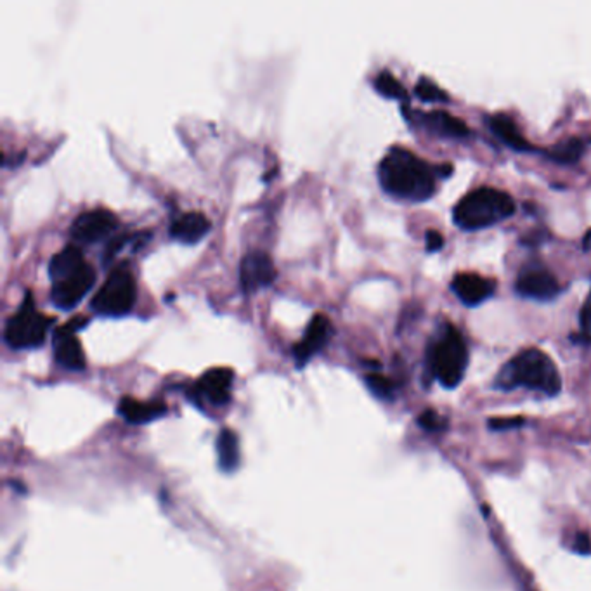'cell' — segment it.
Returning <instances> with one entry per match:
<instances>
[{
  "label": "cell",
  "mask_w": 591,
  "mask_h": 591,
  "mask_svg": "<svg viewBox=\"0 0 591 591\" xmlns=\"http://www.w3.org/2000/svg\"><path fill=\"white\" fill-rule=\"evenodd\" d=\"M137 292L134 276L125 266L114 268L101 288L92 296L94 313L108 318H120L132 311L136 304Z\"/></svg>",
  "instance_id": "cell-6"
},
{
  "label": "cell",
  "mask_w": 591,
  "mask_h": 591,
  "mask_svg": "<svg viewBox=\"0 0 591 591\" xmlns=\"http://www.w3.org/2000/svg\"><path fill=\"white\" fill-rule=\"evenodd\" d=\"M422 122L425 123V127L429 131H432L433 134H439V136H470L468 125L463 120L456 118L453 114H446V112H431V114H423Z\"/></svg>",
  "instance_id": "cell-18"
},
{
  "label": "cell",
  "mask_w": 591,
  "mask_h": 591,
  "mask_svg": "<svg viewBox=\"0 0 591 591\" xmlns=\"http://www.w3.org/2000/svg\"><path fill=\"white\" fill-rule=\"evenodd\" d=\"M276 279V268L269 253L262 250L249 251L240 266V281L245 292H257L269 286Z\"/></svg>",
  "instance_id": "cell-10"
},
{
  "label": "cell",
  "mask_w": 591,
  "mask_h": 591,
  "mask_svg": "<svg viewBox=\"0 0 591 591\" xmlns=\"http://www.w3.org/2000/svg\"><path fill=\"white\" fill-rule=\"evenodd\" d=\"M437 177V168L401 146L390 148L378 165V181L384 191L408 202L432 198Z\"/></svg>",
  "instance_id": "cell-1"
},
{
  "label": "cell",
  "mask_w": 591,
  "mask_h": 591,
  "mask_svg": "<svg viewBox=\"0 0 591 591\" xmlns=\"http://www.w3.org/2000/svg\"><path fill=\"white\" fill-rule=\"evenodd\" d=\"M118 413L131 423H148L161 418L167 413V406L161 403H142L132 397H123L118 403Z\"/></svg>",
  "instance_id": "cell-17"
},
{
  "label": "cell",
  "mask_w": 591,
  "mask_h": 591,
  "mask_svg": "<svg viewBox=\"0 0 591 591\" xmlns=\"http://www.w3.org/2000/svg\"><path fill=\"white\" fill-rule=\"evenodd\" d=\"M212 224L204 214L200 212H187L177 217L170 226V238L181 241L184 245H195L202 241L210 231Z\"/></svg>",
  "instance_id": "cell-15"
},
{
  "label": "cell",
  "mask_w": 591,
  "mask_h": 591,
  "mask_svg": "<svg viewBox=\"0 0 591 591\" xmlns=\"http://www.w3.org/2000/svg\"><path fill=\"white\" fill-rule=\"evenodd\" d=\"M546 240H548V232L545 229H534V231H531L523 236V245H525V247H538Z\"/></svg>",
  "instance_id": "cell-27"
},
{
  "label": "cell",
  "mask_w": 591,
  "mask_h": 591,
  "mask_svg": "<svg viewBox=\"0 0 591 591\" xmlns=\"http://www.w3.org/2000/svg\"><path fill=\"white\" fill-rule=\"evenodd\" d=\"M217 455H219L221 470L231 474L240 467V441H238V435L232 431L224 429L219 433Z\"/></svg>",
  "instance_id": "cell-20"
},
{
  "label": "cell",
  "mask_w": 591,
  "mask_h": 591,
  "mask_svg": "<svg viewBox=\"0 0 591 591\" xmlns=\"http://www.w3.org/2000/svg\"><path fill=\"white\" fill-rule=\"evenodd\" d=\"M75 328L71 323L59 326L54 332V358L59 366L69 371H82L86 369V354L82 343L75 335Z\"/></svg>",
  "instance_id": "cell-11"
},
{
  "label": "cell",
  "mask_w": 591,
  "mask_h": 591,
  "mask_svg": "<svg viewBox=\"0 0 591 591\" xmlns=\"http://www.w3.org/2000/svg\"><path fill=\"white\" fill-rule=\"evenodd\" d=\"M489 129L495 132V136L503 141L508 148L523 153V151H532V144L523 136V132L517 129V123L506 116V114H493L487 118Z\"/></svg>",
  "instance_id": "cell-16"
},
{
  "label": "cell",
  "mask_w": 591,
  "mask_h": 591,
  "mask_svg": "<svg viewBox=\"0 0 591 591\" xmlns=\"http://www.w3.org/2000/svg\"><path fill=\"white\" fill-rule=\"evenodd\" d=\"M495 386L500 390L523 386L553 397L562 390V378L553 359L543 350L531 347L521 350L501 368Z\"/></svg>",
  "instance_id": "cell-2"
},
{
  "label": "cell",
  "mask_w": 591,
  "mask_h": 591,
  "mask_svg": "<svg viewBox=\"0 0 591 591\" xmlns=\"http://www.w3.org/2000/svg\"><path fill=\"white\" fill-rule=\"evenodd\" d=\"M94 283H95V271L86 262L75 273L68 274L52 283L50 300L56 307H59L63 311H69L82 302V298L87 296V292H91Z\"/></svg>",
  "instance_id": "cell-7"
},
{
  "label": "cell",
  "mask_w": 591,
  "mask_h": 591,
  "mask_svg": "<svg viewBox=\"0 0 591 591\" xmlns=\"http://www.w3.org/2000/svg\"><path fill=\"white\" fill-rule=\"evenodd\" d=\"M234 373L229 368H212L196 384V394L205 397L208 403L223 406L231 399V386Z\"/></svg>",
  "instance_id": "cell-14"
},
{
  "label": "cell",
  "mask_w": 591,
  "mask_h": 591,
  "mask_svg": "<svg viewBox=\"0 0 591 591\" xmlns=\"http://www.w3.org/2000/svg\"><path fill=\"white\" fill-rule=\"evenodd\" d=\"M515 214L514 198L495 187H478L463 196L453 210L458 228L465 231L491 228Z\"/></svg>",
  "instance_id": "cell-3"
},
{
  "label": "cell",
  "mask_w": 591,
  "mask_h": 591,
  "mask_svg": "<svg viewBox=\"0 0 591 591\" xmlns=\"http://www.w3.org/2000/svg\"><path fill=\"white\" fill-rule=\"evenodd\" d=\"M425 245H427V250L431 251V253L442 250L444 238L437 231H427V234H425Z\"/></svg>",
  "instance_id": "cell-28"
},
{
  "label": "cell",
  "mask_w": 591,
  "mask_h": 591,
  "mask_svg": "<svg viewBox=\"0 0 591 591\" xmlns=\"http://www.w3.org/2000/svg\"><path fill=\"white\" fill-rule=\"evenodd\" d=\"M366 386L380 399H390L394 394V384L378 373H369L366 377Z\"/></svg>",
  "instance_id": "cell-24"
},
{
  "label": "cell",
  "mask_w": 591,
  "mask_h": 591,
  "mask_svg": "<svg viewBox=\"0 0 591 591\" xmlns=\"http://www.w3.org/2000/svg\"><path fill=\"white\" fill-rule=\"evenodd\" d=\"M574 551L579 555H590L591 553V538L586 532H579L574 540Z\"/></svg>",
  "instance_id": "cell-29"
},
{
  "label": "cell",
  "mask_w": 591,
  "mask_h": 591,
  "mask_svg": "<svg viewBox=\"0 0 591 591\" xmlns=\"http://www.w3.org/2000/svg\"><path fill=\"white\" fill-rule=\"evenodd\" d=\"M134 236H129V234H122V236H118V238H114V241L106 247V260L110 259V257H114L118 251L122 250V247L129 241V240H132Z\"/></svg>",
  "instance_id": "cell-30"
},
{
  "label": "cell",
  "mask_w": 591,
  "mask_h": 591,
  "mask_svg": "<svg viewBox=\"0 0 591 591\" xmlns=\"http://www.w3.org/2000/svg\"><path fill=\"white\" fill-rule=\"evenodd\" d=\"M118 219L114 212L106 208H94L80 214L69 229L73 240L80 243H95L114 232Z\"/></svg>",
  "instance_id": "cell-9"
},
{
  "label": "cell",
  "mask_w": 591,
  "mask_h": 591,
  "mask_svg": "<svg viewBox=\"0 0 591 591\" xmlns=\"http://www.w3.org/2000/svg\"><path fill=\"white\" fill-rule=\"evenodd\" d=\"M52 323L54 319L37 311L32 292H26L20 309L5 323L4 341L16 350L35 349L46 341L47 332Z\"/></svg>",
  "instance_id": "cell-5"
},
{
  "label": "cell",
  "mask_w": 591,
  "mask_h": 591,
  "mask_svg": "<svg viewBox=\"0 0 591 591\" xmlns=\"http://www.w3.org/2000/svg\"><path fill=\"white\" fill-rule=\"evenodd\" d=\"M579 324H581V333L586 341H591V288L590 294L586 296L581 313H579Z\"/></svg>",
  "instance_id": "cell-26"
},
{
  "label": "cell",
  "mask_w": 591,
  "mask_h": 591,
  "mask_svg": "<svg viewBox=\"0 0 591 591\" xmlns=\"http://www.w3.org/2000/svg\"><path fill=\"white\" fill-rule=\"evenodd\" d=\"M86 264L84 253L77 247H65L59 253H56L49 262V276L50 281H58L68 274L75 273Z\"/></svg>",
  "instance_id": "cell-19"
},
{
  "label": "cell",
  "mask_w": 591,
  "mask_h": 591,
  "mask_svg": "<svg viewBox=\"0 0 591 591\" xmlns=\"http://www.w3.org/2000/svg\"><path fill=\"white\" fill-rule=\"evenodd\" d=\"M523 425V420L515 418V420H493L491 422V429L495 431H503V429H512V427H519Z\"/></svg>",
  "instance_id": "cell-31"
},
{
  "label": "cell",
  "mask_w": 591,
  "mask_h": 591,
  "mask_svg": "<svg viewBox=\"0 0 591 591\" xmlns=\"http://www.w3.org/2000/svg\"><path fill=\"white\" fill-rule=\"evenodd\" d=\"M332 335V324L330 319L324 314H314L307 324L304 339L296 343L294 347V358L298 368L309 363V359L318 354L319 350L326 345V341Z\"/></svg>",
  "instance_id": "cell-12"
},
{
  "label": "cell",
  "mask_w": 591,
  "mask_h": 591,
  "mask_svg": "<svg viewBox=\"0 0 591 591\" xmlns=\"http://www.w3.org/2000/svg\"><path fill=\"white\" fill-rule=\"evenodd\" d=\"M515 292L531 300L548 302L560 296V285L553 273L541 264H531L519 273L515 281Z\"/></svg>",
  "instance_id": "cell-8"
},
{
  "label": "cell",
  "mask_w": 591,
  "mask_h": 591,
  "mask_svg": "<svg viewBox=\"0 0 591 591\" xmlns=\"http://www.w3.org/2000/svg\"><path fill=\"white\" fill-rule=\"evenodd\" d=\"M414 92L422 101H427V103H448L450 101L448 94L442 91L439 86H435L429 78H420L414 87Z\"/></svg>",
  "instance_id": "cell-23"
},
{
  "label": "cell",
  "mask_w": 591,
  "mask_h": 591,
  "mask_svg": "<svg viewBox=\"0 0 591 591\" xmlns=\"http://www.w3.org/2000/svg\"><path fill=\"white\" fill-rule=\"evenodd\" d=\"M451 288L465 305L476 307L495 296L496 285L493 279L480 274L459 273L456 274Z\"/></svg>",
  "instance_id": "cell-13"
},
{
  "label": "cell",
  "mask_w": 591,
  "mask_h": 591,
  "mask_svg": "<svg viewBox=\"0 0 591 591\" xmlns=\"http://www.w3.org/2000/svg\"><path fill=\"white\" fill-rule=\"evenodd\" d=\"M427 366L441 386L455 388L461 384L468 366V347L455 324H442L429 345Z\"/></svg>",
  "instance_id": "cell-4"
},
{
  "label": "cell",
  "mask_w": 591,
  "mask_h": 591,
  "mask_svg": "<svg viewBox=\"0 0 591 591\" xmlns=\"http://www.w3.org/2000/svg\"><path fill=\"white\" fill-rule=\"evenodd\" d=\"M585 141L579 137H568L562 142H557L555 146L545 150V155L555 163L572 165L583 157L585 153Z\"/></svg>",
  "instance_id": "cell-21"
},
{
  "label": "cell",
  "mask_w": 591,
  "mask_h": 591,
  "mask_svg": "<svg viewBox=\"0 0 591 591\" xmlns=\"http://www.w3.org/2000/svg\"><path fill=\"white\" fill-rule=\"evenodd\" d=\"M418 423L422 429L429 431V432H439V431H444L448 427V422L446 418H442L439 413L435 411H423L418 418Z\"/></svg>",
  "instance_id": "cell-25"
},
{
  "label": "cell",
  "mask_w": 591,
  "mask_h": 591,
  "mask_svg": "<svg viewBox=\"0 0 591 591\" xmlns=\"http://www.w3.org/2000/svg\"><path fill=\"white\" fill-rule=\"evenodd\" d=\"M375 89L382 95L390 99H406L408 92L403 87V84L390 73V71H380L373 82Z\"/></svg>",
  "instance_id": "cell-22"
}]
</instances>
